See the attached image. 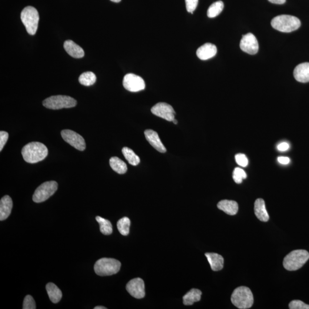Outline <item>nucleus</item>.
Listing matches in <instances>:
<instances>
[{"label": "nucleus", "instance_id": "30", "mask_svg": "<svg viewBox=\"0 0 309 309\" xmlns=\"http://www.w3.org/2000/svg\"><path fill=\"white\" fill-rule=\"evenodd\" d=\"M232 178L236 184H241L244 179H247V175L243 169L237 167L234 169Z\"/></svg>", "mask_w": 309, "mask_h": 309}, {"label": "nucleus", "instance_id": "4", "mask_svg": "<svg viewBox=\"0 0 309 309\" xmlns=\"http://www.w3.org/2000/svg\"><path fill=\"white\" fill-rule=\"evenodd\" d=\"M309 259V253L307 250H294L286 256L283 265L287 270L295 271L303 267Z\"/></svg>", "mask_w": 309, "mask_h": 309}, {"label": "nucleus", "instance_id": "16", "mask_svg": "<svg viewBox=\"0 0 309 309\" xmlns=\"http://www.w3.org/2000/svg\"><path fill=\"white\" fill-rule=\"evenodd\" d=\"M294 76L298 82H309V62H304L297 65L294 69Z\"/></svg>", "mask_w": 309, "mask_h": 309}, {"label": "nucleus", "instance_id": "18", "mask_svg": "<svg viewBox=\"0 0 309 309\" xmlns=\"http://www.w3.org/2000/svg\"><path fill=\"white\" fill-rule=\"evenodd\" d=\"M205 255L212 270L220 271L224 268V259L222 255L214 252H207Z\"/></svg>", "mask_w": 309, "mask_h": 309}, {"label": "nucleus", "instance_id": "39", "mask_svg": "<svg viewBox=\"0 0 309 309\" xmlns=\"http://www.w3.org/2000/svg\"><path fill=\"white\" fill-rule=\"evenodd\" d=\"M94 309H106L107 308L104 307H101V306H99V307H96Z\"/></svg>", "mask_w": 309, "mask_h": 309}, {"label": "nucleus", "instance_id": "8", "mask_svg": "<svg viewBox=\"0 0 309 309\" xmlns=\"http://www.w3.org/2000/svg\"><path fill=\"white\" fill-rule=\"evenodd\" d=\"M58 188V183L55 181L44 183L35 190L33 195V201L36 203H41L47 200L55 193Z\"/></svg>", "mask_w": 309, "mask_h": 309}, {"label": "nucleus", "instance_id": "15", "mask_svg": "<svg viewBox=\"0 0 309 309\" xmlns=\"http://www.w3.org/2000/svg\"><path fill=\"white\" fill-rule=\"evenodd\" d=\"M217 53V46L211 43H206L198 49L197 55L202 61H207L214 57Z\"/></svg>", "mask_w": 309, "mask_h": 309}, {"label": "nucleus", "instance_id": "24", "mask_svg": "<svg viewBox=\"0 0 309 309\" xmlns=\"http://www.w3.org/2000/svg\"><path fill=\"white\" fill-rule=\"evenodd\" d=\"M109 165L113 170L119 174H124L127 171V165L118 157L111 158L109 160Z\"/></svg>", "mask_w": 309, "mask_h": 309}, {"label": "nucleus", "instance_id": "26", "mask_svg": "<svg viewBox=\"0 0 309 309\" xmlns=\"http://www.w3.org/2000/svg\"><path fill=\"white\" fill-rule=\"evenodd\" d=\"M96 220L100 225V230L104 235H110L112 233V225L110 221L101 217H96Z\"/></svg>", "mask_w": 309, "mask_h": 309}, {"label": "nucleus", "instance_id": "31", "mask_svg": "<svg viewBox=\"0 0 309 309\" xmlns=\"http://www.w3.org/2000/svg\"><path fill=\"white\" fill-rule=\"evenodd\" d=\"M36 308L35 301L31 295H28L24 298L23 303V309H35Z\"/></svg>", "mask_w": 309, "mask_h": 309}, {"label": "nucleus", "instance_id": "12", "mask_svg": "<svg viewBox=\"0 0 309 309\" xmlns=\"http://www.w3.org/2000/svg\"><path fill=\"white\" fill-rule=\"evenodd\" d=\"M240 48L242 51L250 55L257 54L259 50V44L255 36L249 33L242 37L240 42Z\"/></svg>", "mask_w": 309, "mask_h": 309}, {"label": "nucleus", "instance_id": "27", "mask_svg": "<svg viewBox=\"0 0 309 309\" xmlns=\"http://www.w3.org/2000/svg\"><path fill=\"white\" fill-rule=\"evenodd\" d=\"M79 81L82 85L91 86L94 84L96 81V75L90 71L83 73L80 76Z\"/></svg>", "mask_w": 309, "mask_h": 309}, {"label": "nucleus", "instance_id": "29", "mask_svg": "<svg viewBox=\"0 0 309 309\" xmlns=\"http://www.w3.org/2000/svg\"><path fill=\"white\" fill-rule=\"evenodd\" d=\"M131 222L127 217H124L117 223V227L120 233L122 235H128L129 232Z\"/></svg>", "mask_w": 309, "mask_h": 309}, {"label": "nucleus", "instance_id": "9", "mask_svg": "<svg viewBox=\"0 0 309 309\" xmlns=\"http://www.w3.org/2000/svg\"><path fill=\"white\" fill-rule=\"evenodd\" d=\"M62 138L65 142L68 143L72 147L79 151H84L86 148L85 142L84 138L76 132L65 129L61 132Z\"/></svg>", "mask_w": 309, "mask_h": 309}, {"label": "nucleus", "instance_id": "13", "mask_svg": "<svg viewBox=\"0 0 309 309\" xmlns=\"http://www.w3.org/2000/svg\"><path fill=\"white\" fill-rule=\"evenodd\" d=\"M126 289L133 297L141 299L145 297V285L142 279H133L126 286Z\"/></svg>", "mask_w": 309, "mask_h": 309}, {"label": "nucleus", "instance_id": "22", "mask_svg": "<svg viewBox=\"0 0 309 309\" xmlns=\"http://www.w3.org/2000/svg\"><path fill=\"white\" fill-rule=\"evenodd\" d=\"M46 290L50 300L53 303H58L61 300L62 296V292L55 284L48 283L46 285Z\"/></svg>", "mask_w": 309, "mask_h": 309}, {"label": "nucleus", "instance_id": "17", "mask_svg": "<svg viewBox=\"0 0 309 309\" xmlns=\"http://www.w3.org/2000/svg\"><path fill=\"white\" fill-rule=\"evenodd\" d=\"M13 202L11 197L5 195L0 201V221L5 220L11 213Z\"/></svg>", "mask_w": 309, "mask_h": 309}, {"label": "nucleus", "instance_id": "21", "mask_svg": "<svg viewBox=\"0 0 309 309\" xmlns=\"http://www.w3.org/2000/svg\"><path fill=\"white\" fill-rule=\"evenodd\" d=\"M218 208L230 215H235L238 211V204L237 202L229 200H222L217 205Z\"/></svg>", "mask_w": 309, "mask_h": 309}, {"label": "nucleus", "instance_id": "36", "mask_svg": "<svg viewBox=\"0 0 309 309\" xmlns=\"http://www.w3.org/2000/svg\"><path fill=\"white\" fill-rule=\"evenodd\" d=\"M279 151H286L289 148V144L287 142L281 143L278 145L277 147Z\"/></svg>", "mask_w": 309, "mask_h": 309}, {"label": "nucleus", "instance_id": "34", "mask_svg": "<svg viewBox=\"0 0 309 309\" xmlns=\"http://www.w3.org/2000/svg\"><path fill=\"white\" fill-rule=\"evenodd\" d=\"M186 9L189 13H193L198 4V0H185Z\"/></svg>", "mask_w": 309, "mask_h": 309}, {"label": "nucleus", "instance_id": "6", "mask_svg": "<svg viewBox=\"0 0 309 309\" xmlns=\"http://www.w3.org/2000/svg\"><path fill=\"white\" fill-rule=\"evenodd\" d=\"M39 15L37 9L31 6H26L21 13V19L26 31L31 35H35L37 32Z\"/></svg>", "mask_w": 309, "mask_h": 309}, {"label": "nucleus", "instance_id": "40", "mask_svg": "<svg viewBox=\"0 0 309 309\" xmlns=\"http://www.w3.org/2000/svg\"><path fill=\"white\" fill-rule=\"evenodd\" d=\"M111 1L114 2H119L121 1V0H111Z\"/></svg>", "mask_w": 309, "mask_h": 309}, {"label": "nucleus", "instance_id": "32", "mask_svg": "<svg viewBox=\"0 0 309 309\" xmlns=\"http://www.w3.org/2000/svg\"><path fill=\"white\" fill-rule=\"evenodd\" d=\"M289 309H309V305L300 300L292 301L289 304Z\"/></svg>", "mask_w": 309, "mask_h": 309}, {"label": "nucleus", "instance_id": "28", "mask_svg": "<svg viewBox=\"0 0 309 309\" xmlns=\"http://www.w3.org/2000/svg\"><path fill=\"white\" fill-rule=\"evenodd\" d=\"M224 8V4L221 1L215 2L208 9L207 16L208 18H214L218 16Z\"/></svg>", "mask_w": 309, "mask_h": 309}, {"label": "nucleus", "instance_id": "2", "mask_svg": "<svg viewBox=\"0 0 309 309\" xmlns=\"http://www.w3.org/2000/svg\"><path fill=\"white\" fill-rule=\"evenodd\" d=\"M272 28L284 33L296 31L300 27L301 23L296 17L290 15H280L275 17L271 22Z\"/></svg>", "mask_w": 309, "mask_h": 309}, {"label": "nucleus", "instance_id": "41", "mask_svg": "<svg viewBox=\"0 0 309 309\" xmlns=\"http://www.w3.org/2000/svg\"><path fill=\"white\" fill-rule=\"evenodd\" d=\"M172 122H173L175 124H178V121L175 119L173 121H172Z\"/></svg>", "mask_w": 309, "mask_h": 309}, {"label": "nucleus", "instance_id": "11", "mask_svg": "<svg viewBox=\"0 0 309 309\" xmlns=\"http://www.w3.org/2000/svg\"><path fill=\"white\" fill-rule=\"evenodd\" d=\"M153 114L168 122L175 119V112L172 106L165 103H159L151 108Z\"/></svg>", "mask_w": 309, "mask_h": 309}, {"label": "nucleus", "instance_id": "5", "mask_svg": "<svg viewBox=\"0 0 309 309\" xmlns=\"http://www.w3.org/2000/svg\"><path fill=\"white\" fill-rule=\"evenodd\" d=\"M121 268V262L115 259L103 258L96 261L94 270L100 276H109L118 273Z\"/></svg>", "mask_w": 309, "mask_h": 309}, {"label": "nucleus", "instance_id": "37", "mask_svg": "<svg viewBox=\"0 0 309 309\" xmlns=\"http://www.w3.org/2000/svg\"><path fill=\"white\" fill-rule=\"evenodd\" d=\"M278 161L282 165H288L290 163V159L288 157H279L278 158Z\"/></svg>", "mask_w": 309, "mask_h": 309}, {"label": "nucleus", "instance_id": "1", "mask_svg": "<svg viewBox=\"0 0 309 309\" xmlns=\"http://www.w3.org/2000/svg\"><path fill=\"white\" fill-rule=\"evenodd\" d=\"M21 153L26 162L36 164L44 160L47 157L48 150L41 143L31 142L23 147Z\"/></svg>", "mask_w": 309, "mask_h": 309}, {"label": "nucleus", "instance_id": "35", "mask_svg": "<svg viewBox=\"0 0 309 309\" xmlns=\"http://www.w3.org/2000/svg\"><path fill=\"white\" fill-rule=\"evenodd\" d=\"M9 138L8 132L5 131L0 132V151L2 150L6 143L7 142Z\"/></svg>", "mask_w": 309, "mask_h": 309}, {"label": "nucleus", "instance_id": "19", "mask_svg": "<svg viewBox=\"0 0 309 309\" xmlns=\"http://www.w3.org/2000/svg\"><path fill=\"white\" fill-rule=\"evenodd\" d=\"M64 48L68 54L72 58L80 59L84 57V51L79 45L72 41H66L64 44Z\"/></svg>", "mask_w": 309, "mask_h": 309}, {"label": "nucleus", "instance_id": "33", "mask_svg": "<svg viewBox=\"0 0 309 309\" xmlns=\"http://www.w3.org/2000/svg\"><path fill=\"white\" fill-rule=\"evenodd\" d=\"M235 161L242 167H246L248 165V159L245 154H238L235 155Z\"/></svg>", "mask_w": 309, "mask_h": 309}, {"label": "nucleus", "instance_id": "7", "mask_svg": "<svg viewBox=\"0 0 309 309\" xmlns=\"http://www.w3.org/2000/svg\"><path fill=\"white\" fill-rule=\"evenodd\" d=\"M45 107L51 109H61L75 107L77 102L68 96H53L44 100L42 103Z\"/></svg>", "mask_w": 309, "mask_h": 309}, {"label": "nucleus", "instance_id": "25", "mask_svg": "<svg viewBox=\"0 0 309 309\" xmlns=\"http://www.w3.org/2000/svg\"><path fill=\"white\" fill-rule=\"evenodd\" d=\"M122 152L126 160L128 162L129 164L132 165H137L140 163V158L131 149L128 147H124L122 149Z\"/></svg>", "mask_w": 309, "mask_h": 309}, {"label": "nucleus", "instance_id": "20", "mask_svg": "<svg viewBox=\"0 0 309 309\" xmlns=\"http://www.w3.org/2000/svg\"><path fill=\"white\" fill-rule=\"evenodd\" d=\"M254 212L256 217L259 220L267 222L268 221L269 215L266 208L265 202L264 199H257L254 204Z\"/></svg>", "mask_w": 309, "mask_h": 309}, {"label": "nucleus", "instance_id": "10", "mask_svg": "<svg viewBox=\"0 0 309 309\" xmlns=\"http://www.w3.org/2000/svg\"><path fill=\"white\" fill-rule=\"evenodd\" d=\"M123 84L127 90L132 92H139L145 88L144 80L140 76L133 74H128L124 76Z\"/></svg>", "mask_w": 309, "mask_h": 309}, {"label": "nucleus", "instance_id": "23", "mask_svg": "<svg viewBox=\"0 0 309 309\" xmlns=\"http://www.w3.org/2000/svg\"><path fill=\"white\" fill-rule=\"evenodd\" d=\"M202 291L199 289L192 288L183 297L184 304L185 305H192L194 302H197L201 300Z\"/></svg>", "mask_w": 309, "mask_h": 309}, {"label": "nucleus", "instance_id": "14", "mask_svg": "<svg viewBox=\"0 0 309 309\" xmlns=\"http://www.w3.org/2000/svg\"><path fill=\"white\" fill-rule=\"evenodd\" d=\"M144 135L149 144L158 151L161 153L166 152V148L164 144H162L157 132L151 130V129H147L144 132Z\"/></svg>", "mask_w": 309, "mask_h": 309}, {"label": "nucleus", "instance_id": "3", "mask_svg": "<svg viewBox=\"0 0 309 309\" xmlns=\"http://www.w3.org/2000/svg\"><path fill=\"white\" fill-rule=\"evenodd\" d=\"M232 304L238 309L250 308L254 303V297L250 289L246 287L235 288L231 297Z\"/></svg>", "mask_w": 309, "mask_h": 309}, {"label": "nucleus", "instance_id": "38", "mask_svg": "<svg viewBox=\"0 0 309 309\" xmlns=\"http://www.w3.org/2000/svg\"><path fill=\"white\" fill-rule=\"evenodd\" d=\"M269 2L275 4H284L286 0H268Z\"/></svg>", "mask_w": 309, "mask_h": 309}]
</instances>
